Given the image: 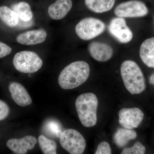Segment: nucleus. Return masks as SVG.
I'll return each mask as SVG.
<instances>
[{"label": "nucleus", "mask_w": 154, "mask_h": 154, "mask_svg": "<svg viewBox=\"0 0 154 154\" xmlns=\"http://www.w3.org/2000/svg\"><path fill=\"white\" fill-rule=\"evenodd\" d=\"M88 50L92 57L99 62H106L112 57V48L107 43L99 42H91L88 46Z\"/></svg>", "instance_id": "obj_11"}, {"label": "nucleus", "mask_w": 154, "mask_h": 154, "mask_svg": "<svg viewBox=\"0 0 154 154\" xmlns=\"http://www.w3.org/2000/svg\"><path fill=\"white\" fill-rule=\"evenodd\" d=\"M44 127L45 131L48 134L54 137H60L63 131L60 124L54 120L47 121Z\"/></svg>", "instance_id": "obj_21"}, {"label": "nucleus", "mask_w": 154, "mask_h": 154, "mask_svg": "<svg viewBox=\"0 0 154 154\" xmlns=\"http://www.w3.org/2000/svg\"><path fill=\"white\" fill-rule=\"evenodd\" d=\"M119 124L124 128L132 129L139 126L144 118V113L137 107L124 108L119 113Z\"/></svg>", "instance_id": "obj_9"}, {"label": "nucleus", "mask_w": 154, "mask_h": 154, "mask_svg": "<svg viewBox=\"0 0 154 154\" xmlns=\"http://www.w3.org/2000/svg\"><path fill=\"white\" fill-rule=\"evenodd\" d=\"M19 17L12 9L6 6L0 7V20L9 27L17 26L19 22Z\"/></svg>", "instance_id": "obj_19"}, {"label": "nucleus", "mask_w": 154, "mask_h": 154, "mask_svg": "<svg viewBox=\"0 0 154 154\" xmlns=\"http://www.w3.org/2000/svg\"><path fill=\"white\" fill-rule=\"evenodd\" d=\"M13 64L20 72L33 73L41 69L43 62L36 53L25 51L15 54L13 59Z\"/></svg>", "instance_id": "obj_4"}, {"label": "nucleus", "mask_w": 154, "mask_h": 154, "mask_svg": "<svg viewBox=\"0 0 154 154\" xmlns=\"http://www.w3.org/2000/svg\"><path fill=\"white\" fill-rule=\"evenodd\" d=\"M12 52V48L3 42H0V58L9 55Z\"/></svg>", "instance_id": "obj_25"}, {"label": "nucleus", "mask_w": 154, "mask_h": 154, "mask_svg": "<svg viewBox=\"0 0 154 154\" xmlns=\"http://www.w3.org/2000/svg\"><path fill=\"white\" fill-rule=\"evenodd\" d=\"M36 142V137L33 136H26L21 139L9 140L7 142V146L15 153L25 154L29 150L32 149Z\"/></svg>", "instance_id": "obj_10"}, {"label": "nucleus", "mask_w": 154, "mask_h": 154, "mask_svg": "<svg viewBox=\"0 0 154 154\" xmlns=\"http://www.w3.org/2000/svg\"><path fill=\"white\" fill-rule=\"evenodd\" d=\"M76 109L82 124L87 128L92 127L97 122L98 100L93 93L81 94L76 100Z\"/></svg>", "instance_id": "obj_3"}, {"label": "nucleus", "mask_w": 154, "mask_h": 154, "mask_svg": "<svg viewBox=\"0 0 154 154\" xmlns=\"http://www.w3.org/2000/svg\"><path fill=\"white\" fill-rule=\"evenodd\" d=\"M149 83L154 86V74L152 75L150 77Z\"/></svg>", "instance_id": "obj_26"}, {"label": "nucleus", "mask_w": 154, "mask_h": 154, "mask_svg": "<svg viewBox=\"0 0 154 154\" xmlns=\"http://www.w3.org/2000/svg\"><path fill=\"white\" fill-rule=\"evenodd\" d=\"M38 142L42 151L45 154H56L57 145L54 141L41 135L38 137Z\"/></svg>", "instance_id": "obj_20"}, {"label": "nucleus", "mask_w": 154, "mask_h": 154, "mask_svg": "<svg viewBox=\"0 0 154 154\" xmlns=\"http://www.w3.org/2000/svg\"><path fill=\"white\" fill-rule=\"evenodd\" d=\"M95 154H111V149L109 144L106 142H102L98 146Z\"/></svg>", "instance_id": "obj_23"}, {"label": "nucleus", "mask_w": 154, "mask_h": 154, "mask_svg": "<svg viewBox=\"0 0 154 154\" xmlns=\"http://www.w3.org/2000/svg\"><path fill=\"white\" fill-rule=\"evenodd\" d=\"M11 9L17 14L19 19L23 22H30L33 18V12L28 3L22 2L16 3L12 6Z\"/></svg>", "instance_id": "obj_18"}, {"label": "nucleus", "mask_w": 154, "mask_h": 154, "mask_svg": "<svg viewBox=\"0 0 154 154\" xmlns=\"http://www.w3.org/2000/svg\"><path fill=\"white\" fill-rule=\"evenodd\" d=\"M59 138L61 146L70 154H82L84 152L86 146L85 140L76 130H65L62 131Z\"/></svg>", "instance_id": "obj_5"}, {"label": "nucleus", "mask_w": 154, "mask_h": 154, "mask_svg": "<svg viewBox=\"0 0 154 154\" xmlns=\"http://www.w3.org/2000/svg\"><path fill=\"white\" fill-rule=\"evenodd\" d=\"M9 91L14 102L21 107H26L31 105L32 99L28 91L19 83L12 82L9 86Z\"/></svg>", "instance_id": "obj_12"}, {"label": "nucleus", "mask_w": 154, "mask_h": 154, "mask_svg": "<svg viewBox=\"0 0 154 154\" xmlns=\"http://www.w3.org/2000/svg\"><path fill=\"white\" fill-rule=\"evenodd\" d=\"M146 152V148L139 142L136 143L132 147L125 149L122 154H143Z\"/></svg>", "instance_id": "obj_22"}, {"label": "nucleus", "mask_w": 154, "mask_h": 154, "mask_svg": "<svg viewBox=\"0 0 154 154\" xmlns=\"http://www.w3.org/2000/svg\"><path fill=\"white\" fill-rule=\"evenodd\" d=\"M10 113V108L8 105L0 100V121L5 119Z\"/></svg>", "instance_id": "obj_24"}, {"label": "nucleus", "mask_w": 154, "mask_h": 154, "mask_svg": "<svg viewBox=\"0 0 154 154\" xmlns=\"http://www.w3.org/2000/svg\"><path fill=\"white\" fill-rule=\"evenodd\" d=\"M105 28V23L102 20L90 17L80 21L76 26L75 30L81 39L89 40L100 35Z\"/></svg>", "instance_id": "obj_6"}, {"label": "nucleus", "mask_w": 154, "mask_h": 154, "mask_svg": "<svg viewBox=\"0 0 154 154\" xmlns=\"http://www.w3.org/2000/svg\"><path fill=\"white\" fill-rule=\"evenodd\" d=\"M114 14L121 18L143 17L149 11L144 3L138 0H131L119 4L114 10Z\"/></svg>", "instance_id": "obj_7"}, {"label": "nucleus", "mask_w": 154, "mask_h": 154, "mask_svg": "<svg viewBox=\"0 0 154 154\" xmlns=\"http://www.w3.org/2000/svg\"><path fill=\"white\" fill-rule=\"evenodd\" d=\"M116 0H85V4L90 11L97 14L110 11L113 8Z\"/></svg>", "instance_id": "obj_16"}, {"label": "nucleus", "mask_w": 154, "mask_h": 154, "mask_svg": "<svg viewBox=\"0 0 154 154\" xmlns=\"http://www.w3.org/2000/svg\"><path fill=\"white\" fill-rule=\"evenodd\" d=\"M120 72L127 90L132 94H141L146 89L145 80L141 69L132 60H126L122 64Z\"/></svg>", "instance_id": "obj_2"}, {"label": "nucleus", "mask_w": 154, "mask_h": 154, "mask_svg": "<svg viewBox=\"0 0 154 154\" xmlns=\"http://www.w3.org/2000/svg\"><path fill=\"white\" fill-rule=\"evenodd\" d=\"M140 56L146 65L154 68V37L147 38L143 42L140 49Z\"/></svg>", "instance_id": "obj_15"}, {"label": "nucleus", "mask_w": 154, "mask_h": 154, "mask_svg": "<svg viewBox=\"0 0 154 154\" xmlns=\"http://www.w3.org/2000/svg\"><path fill=\"white\" fill-rule=\"evenodd\" d=\"M108 30L110 34L121 43H128L132 40V31L127 25L124 18L118 17L112 19L108 26Z\"/></svg>", "instance_id": "obj_8"}, {"label": "nucleus", "mask_w": 154, "mask_h": 154, "mask_svg": "<svg viewBox=\"0 0 154 154\" xmlns=\"http://www.w3.org/2000/svg\"><path fill=\"white\" fill-rule=\"evenodd\" d=\"M72 6V0H56L48 7V12L54 20H60L64 18L70 11Z\"/></svg>", "instance_id": "obj_14"}, {"label": "nucleus", "mask_w": 154, "mask_h": 154, "mask_svg": "<svg viewBox=\"0 0 154 154\" xmlns=\"http://www.w3.org/2000/svg\"><path fill=\"white\" fill-rule=\"evenodd\" d=\"M47 36V32L43 29L30 30L18 35L17 41L24 45H35L44 42Z\"/></svg>", "instance_id": "obj_13"}, {"label": "nucleus", "mask_w": 154, "mask_h": 154, "mask_svg": "<svg viewBox=\"0 0 154 154\" xmlns=\"http://www.w3.org/2000/svg\"><path fill=\"white\" fill-rule=\"evenodd\" d=\"M90 72V66L86 62L72 63L61 72L58 79L59 85L64 90L74 89L88 80Z\"/></svg>", "instance_id": "obj_1"}, {"label": "nucleus", "mask_w": 154, "mask_h": 154, "mask_svg": "<svg viewBox=\"0 0 154 154\" xmlns=\"http://www.w3.org/2000/svg\"><path fill=\"white\" fill-rule=\"evenodd\" d=\"M137 136L134 131L127 128H119L117 130L113 137V139L116 145L123 147L129 141L134 140Z\"/></svg>", "instance_id": "obj_17"}]
</instances>
